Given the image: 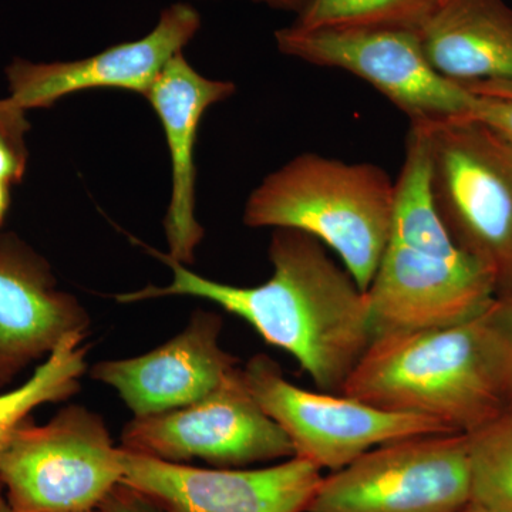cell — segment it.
Wrapping results in <instances>:
<instances>
[{
	"label": "cell",
	"mask_w": 512,
	"mask_h": 512,
	"mask_svg": "<svg viewBox=\"0 0 512 512\" xmlns=\"http://www.w3.org/2000/svg\"><path fill=\"white\" fill-rule=\"evenodd\" d=\"M419 37L431 67L451 82L512 83V8L505 0H443Z\"/></svg>",
	"instance_id": "obj_16"
},
{
	"label": "cell",
	"mask_w": 512,
	"mask_h": 512,
	"mask_svg": "<svg viewBox=\"0 0 512 512\" xmlns=\"http://www.w3.org/2000/svg\"><path fill=\"white\" fill-rule=\"evenodd\" d=\"M119 454L100 414L72 404L13 433L0 453V481L18 512L93 511L123 480Z\"/></svg>",
	"instance_id": "obj_6"
},
{
	"label": "cell",
	"mask_w": 512,
	"mask_h": 512,
	"mask_svg": "<svg viewBox=\"0 0 512 512\" xmlns=\"http://www.w3.org/2000/svg\"><path fill=\"white\" fill-rule=\"evenodd\" d=\"M470 504L466 434H427L373 448L322 477L303 512H463Z\"/></svg>",
	"instance_id": "obj_7"
},
{
	"label": "cell",
	"mask_w": 512,
	"mask_h": 512,
	"mask_svg": "<svg viewBox=\"0 0 512 512\" xmlns=\"http://www.w3.org/2000/svg\"><path fill=\"white\" fill-rule=\"evenodd\" d=\"M99 512H167L136 488L120 483L97 508Z\"/></svg>",
	"instance_id": "obj_23"
},
{
	"label": "cell",
	"mask_w": 512,
	"mask_h": 512,
	"mask_svg": "<svg viewBox=\"0 0 512 512\" xmlns=\"http://www.w3.org/2000/svg\"><path fill=\"white\" fill-rule=\"evenodd\" d=\"M443 0H312L293 25L306 30L387 28L419 32Z\"/></svg>",
	"instance_id": "obj_18"
},
{
	"label": "cell",
	"mask_w": 512,
	"mask_h": 512,
	"mask_svg": "<svg viewBox=\"0 0 512 512\" xmlns=\"http://www.w3.org/2000/svg\"><path fill=\"white\" fill-rule=\"evenodd\" d=\"M128 453L184 464L247 468L295 457L284 430L249 392L242 367L204 399L148 417H134L121 433Z\"/></svg>",
	"instance_id": "obj_10"
},
{
	"label": "cell",
	"mask_w": 512,
	"mask_h": 512,
	"mask_svg": "<svg viewBox=\"0 0 512 512\" xmlns=\"http://www.w3.org/2000/svg\"><path fill=\"white\" fill-rule=\"evenodd\" d=\"M89 328V313L59 289L49 262L16 235H0V387Z\"/></svg>",
	"instance_id": "obj_14"
},
{
	"label": "cell",
	"mask_w": 512,
	"mask_h": 512,
	"mask_svg": "<svg viewBox=\"0 0 512 512\" xmlns=\"http://www.w3.org/2000/svg\"><path fill=\"white\" fill-rule=\"evenodd\" d=\"M488 309L446 328L375 336L342 394L427 417L450 433L480 429L508 410Z\"/></svg>",
	"instance_id": "obj_3"
},
{
	"label": "cell",
	"mask_w": 512,
	"mask_h": 512,
	"mask_svg": "<svg viewBox=\"0 0 512 512\" xmlns=\"http://www.w3.org/2000/svg\"><path fill=\"white\" fill-rule=\"evenodd\" d=\"M242 376L256 403L288 436L295 457L319 470L338 471L392 441L450 433L427 417L386 412L345 394L302 389L265 355L252 357Z\"/></svg>",
	"instance_id": "obj_9"
},
{
	"label": "cell",
	"mask_w": 512,
	"mask_h": 512,
	"mask_svg": "<svg viewBox=\"0 0 512 512\" xmlns=\"http://www.w3.org/2000/svg\"><path fill=\"white\" fill-rule=\"evenodd\" d=\"M201 16L188 3L161 12L156 28L134 42L73 62L15 59L6 67L10 101L25 111L52 107L73 93L119 89L146 96L164 67L194 39Z\"/></svg>",
	"instance_id": "obj_12"
},
{
	"label": "cell",
	"mask_w": 512,
	"mask_h": 512,
	"mask_svg": "<svg viewBox=\"0 0 512 512\" xmlns=\"http://www.w3.org/2000/svg\"><path fill=\"white\" fill-rule=\"evenodd\" d=\"M10 188L12 185L0 183V228L5 224L10 208Z\"/></svg>",
	"instance_id": "obj_26"
},
{
	"label": "cell",
	"mask_w": 512,
	"mask_h": 512,
	"mask_svg": "<svg viewBox=\"0 0 512 512\" xmlns=\"http://www.w3.org/2000/svg\"><path fill=\"white\" fill-rule=\"evenodd\" d=\"M488 316L500 355L508 410H512V295L495 299L488 309Z\"/></svg>",
	"instance_id": "obj_21"
},
{
	"label": "cell",
	"mask_w": 512,
	"mask_h": 512,
	"mask_svg": "<svg viewBox=\"0 0 512 512\" xmlns=\"http://www.w3.org/2000/svg\"><path fill=\"white\" fill-rule=\"evenodd\" d=\"M256 3H264L272 9L286 10V12L302 13L312 0H252Z\"/></svg>",
	"instance_id": "obj_25"
},
{
	"label": "cell",
	"mask_w": 512,
	"mask_h": 512,
	"mask_svg": "<svg viewBox=\"0 0 512 512\" xmlns=\"http://www.w3.org/2000/svg\"><path fill=\"white\" fill-rule=\"evenodd\" d=\"M463 512H501V511L490 510V508L481 507V505H477V504H470V505H468L466 510H464Z\"/></svg>",
	"instance_id": "obj_28"
},
{
	"label": "cell",
	"mask_w": 512,
	"mask_h": 512,
	"mask_svg": "<svg viewBox=\"0 0 512 512\" xmlns=\"http://www.w3.org/2000/svg\"><path fill=\"white\" fill-rule=\"evenodd\" d=\"M86 333H72L16 389L0 394V453L37 407L64 402L80 390L87 370Z\"/></svg>",
	"instance_id": "obj_17"
},
{
	"label": "cell",
	"mask_w": 512,
	"mask_h": 512,
	"mask_svg": "<svg viewBox=\"0 0 512 512\" xmlns=\"http://www.w3.org/2000/svg\"><path fill=\"white\" fill-rule=\"evenodd\" d=\"M286 56L345 70L372 84L403 111L410 123L466 117L476 94L431 67L419 32L406 29L349 28L306 30L292 25L275 32Z\"/></svg>",
	"instance_id": "obj_8"
},
{
	"label": "cell",
	"mask_w": 512,
	"mask_h": 512,
	"mask_svg": "<svg viewBox=\"0 0 512 512\" xmlns=\"http://www.w3.org/2000/svg\"><path fill=\"white\" fill-rule=\"evenodd\" d=\"M84 512H99V510H93V511H84Z\"/></svg>",
	"instance_id": "obj_29"
},
{
	"label": "cell",
	"mask_w": 512,
	"mask_h": 512,
	"mask_svg": "<svg viewBox=\"0 0 512 512\" xmlns=\"http://www.w3.org/2000/svg\"><path fill=\"white\" fill-rule=\"evenodd\" d=\"M466 436L471 504L512 512V410Z\"/></svg>",
	"instance_id": "obj_19"
},
{
	"label": "cell",
	"mask_w": 512,
	"mask_h": 512,
	"mask_svg": "<svg viewBox=\"0 0 512 512\" xmlns=\"http://www.w3.org/2000/svg\"><path fill=\"white\" fill-rule=\"evenodd\" d=\"M148 251L171 269L173 281L121 293L117 302L190 296L215 303L245 320L268 345L291 355L320 392L342 394L375 338L366 292L322 242L298 229H274L272 275L256 286L212 281L164 252Z\"/></svg>",
	"instance_id": "obj_1"
},
{
	"label": "cell",
	"mask_w": 512,
	"mask_h": 512,
	"mask_svg": "<svg viewBox=\"0 0 512 512\" xmlns=\"http://www.w3.org/2000/svg\"><path fill=\"white\" fill-rule=\"evenodd\" d=\"M28 165L25 141L16 140L0 131V183L19 184Z\"/></svg>",
	"instance_id": "obj_22"
},
{
	"label": "cell",
	"mask_w": 512,
	"mask_h": 512,
	"mask_svg": "<svg viewBox=\"0 0 512 512\" xmlns=\"http://www.w3.org/2000/svg\"><path fill=\"white\" fill-rule=\"evenodd\" d=\"M394 201L396 183L383 168L305 153L249 194L244 224L312 235L366 292L389 239Z\"/></svg>",
	"instance_id": "obj_4"
},
{
	"label": "cell",
	"mask_w": 512,
	"mask_h": 512,
	"mask_svg": "<svg viewBox=\"0 0 512 512\" xmlns=\"http://www.w3.org/2000/svg\"><path fill=\"white\" fill-rule=\"evenodd\" d=\"M235 92L234 83L202 76L178 53L144 96L163 124L170 151L171 197L164 220L167 255L183 265L194 264L195 249L205 234L195 214L198 127L211 106Z\"/></svg>",
	"instance_id": "obj_15"
},
{
	"label": "cell",
	"mask_w": 512,
	"mask_h": 512,
	"mask_svg": "<svg viewBox=\"0 0 512 512\" xmlns=\"http://www.w3.org/2000/svg\"><path fill=\"white\" fill-rule=\"evenodd\" d=\"M30 130L26 111L16 106L9 99L0 100V131L16 140L25 141V134Z\"/></svg>",
	"instance_id": "obj_24"
},
{
	"label": "cell",
	"mask_w": 512,
	"mask_h": 512,
	"mask_svg": "<svg viewBox=\"0 0 512 512\" xmlns=\"http://www.w3.org/2000/svg\"><path fill=\"white\" fill-rule=\"evenodd\" d=\"M421 124L441 221L493 275L498 298L512 295V147L467 116Z\"/></svg>",
	"instance_id": "obj_5"
},
{
	"label": "cell",
	"mask_w": 512,
	"mask_h": 512,
	"mask_svg": "<svg viewBox=\"0 0 512 512\" xmlns=\"http://www.w3.org/2000/svg\"><path fill=\"white\" fill-rule=\"evenodd\" d=\"M366 295L375 336L467 322L498 298L493 275L458 247L434 207L421 123L407 136L392 228Z\"/></svg>",
	"instance_id": "obj_2"
},
{
	"label": "cell",
	"mask_w": 512,
	"mask_h": 512,
	"mask_svg": "<svg viewBox=\"0 0 512 512\" xmlns=\"http://www.w3.org/2000/svg\"><path fill=\"white\" fill-rule=\"evenodd\" d=\"M221 330L220 316L195 312L183 332L164 345L131 359L99 362L90 375L116 390L137 419L190 406L239 367L222 349Z\"/></svg>",
	"instance_id": "obj_13"
},
{
	"label": "cell",
	"mask_w": 512,
	"mask_h": 512,
	"mask_svg": "<svg viewBox=\"0 0 512 512\" xmlns=\"http://www.w3.org/2000/svg\"><path fill=\"white\" fill-rule=\"evenodd\" d=\"M474 94L467 117L483 123L512 147V83L464 84Z\"/></svg>",
	"instance_id": "obj_20"
},
{
	"label": "cell",
	"mask_w": 512,
	"mask_h": 512,
	"mask_svg": "<svg viewBox=\"0 0 512 512\" xmlns=\"http://www.w3.org/2000/svg\"><path fill=\"white\" fill-rule=\"evenodd\" d=\"M119 457L121 483L167 512H303L323 477L298 457L261 468L191 467L123 448Z\"/></svg>",
	"instance_id": "obj_11"
},
{
	"label": "cell",
	"mask_w": 512,
	"mask_h": 512,
	"mask_svg": "<svg viewBox=\"0 0 512 512\" xmlns=\"http://www.w3.org/2000/svg\"><path fill=\"white\" fill-rule=\"evenodd\" d=\"M0 512H18L12 507V504L9 503L2 481H0Z\"/></svg>",
	"instance_id": "obj_27"
}]
</instances>
